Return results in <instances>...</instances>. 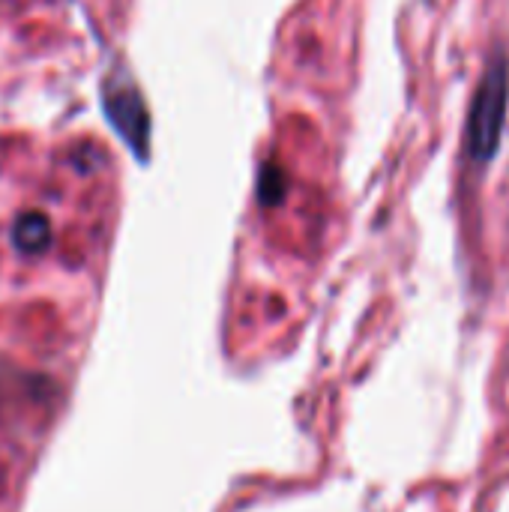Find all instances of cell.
Here are the masks:
<instances>
[{
    "instance_id": "cell-1",
    "label": "cell",
    "mask_w": 509,
    "mask_h": 512,
    "mask_svg": "<svg viewBox=\"0 0 509 512\" xmlns=\"http://www.w3.org/2000/svg\"><path fill=\"white\" fill-rule=\"evenodd\" d=\"M507 99V60L498 57V63H492L486 81L477 90V99H474V108H471V123H468V150L480 162L492 159L495 150H498L501 129H504V117H507Z\"/></svg>"
},
{
    "instance_id": "cell-3",
    "label": "cell",
    "mask_w": 509,
    "mask_h": 512,
    "mask_svg": "<svg viewBox=\"0 0 509 512\" xmlns=\"http://www.w3.org/2000/svg\"><path fill=\"white\" fill-rule=\"evenodd\" d=\"M12 243L18 252L24 255H39L51 246V222L45 213L39 210H30V213H21L12 225Z\"/></svg>"
},
{
    "instance_id": "cell-2",
    "label": "cell",
    "mask_w": 509,
    "mask_h": 512,
    "mask_svg": "<svg viewBox=\"0 0 509 512\" xmlns=\"http://www.w3.org/2000/svg\"><path fill=\"white\" fill-rule=\"evenodd\" d=\"M105 114L111 120V126L129 141V147L135 150L138 159H147V135H150V120H147V108L141 93L135 90V84L126 75H114L105 84Z\"/></svg>"
},
{
    "instance_id": "cell-4",
    "label": "cell",
    "mask_w": 509,
    "mask_h": 512,
    "mask_svg": "<svg viewBox=\"0 0 509 512\" xmlns=\"http://www.w3.org/2000/svg\"><path fill=\"white\" fill-rule=\"evenodd\" d=\"M285 189H288V174L276 162L264 165L261 174H258V198H261V204L264 207L282 204L285 201Z\"/></svg>"
}]
</instances>
